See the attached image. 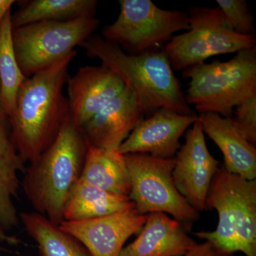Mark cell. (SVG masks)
Masks as SVG:
<instances>
[{"label":"cell","mask_w":256,"mask_h":256,"mask_svg":"<svg viewBox=\"0 0 256 256\" xmlns=\"http://www.w3.org/2000/svg\"><path fill=\"white\" fill-rule=\"evenodd\" d=\"M74 50L44 70L26 78L18 90L16 108L9 119L18 156L32 162L53 143L69 114L63 94Z\"/></svg>","instance_id":"obj_1"},{"label":"cell","mask_w":256,"mask_h":256,"mask_svg":"<svg viewBox=\"0 0 256 256\" xmlns=\"http://www.w3.org/2000/svg\"><path fill=\"white\" fill-rule=\"evenodd\" d=\"M87 149L82 128L68 114L55 140L25 170L21 186L26 198L35 212L57 225L82 178Z\"/></svg>","instance_id":"obj_2"},{"label":"cell","mask_w":256,"mask_h":256,"mask_svg":"<svg viewBox=\"0 0 256 256\" xmlns=\"http://www.w3.org/2000/svg\"><path fill=\"white\" fill-rule=\"evenodd\" d=\"M80 46L88 56L99 58L102 65L118 76L146 114L168 108L182 114H196L186 102L163 50L130 54L97 35L89 37Z\"/></svg>","instance_id":"obj_3"},{"label":"cell","mask_w":256,"mask_h":256,"mask_svg":"<svg viewBox=\"0 0 256 256\" xmlns=\"http://www.w3.org/2000/svg\"><path fill=\"white\" fill-rule=\"evenodd\" d=\"M214 208L218 222L213 232L194 235L232 256L242 252L256 256V180L228 172L223 166L212 178L206 210Z\"/></svg>","instance_id":"obj_4"},{"label":"cell","mask_w":256,"mask_h":256,"mask_svg":"<svg viewBox=\"0 0 256 256\" xmlns=\"http://www.w3.org/2000/svg\"><path fill=\"white\" fill-rule=\"evenodd\" d=\"M190 78L186 100L200 114L232 117L242 101L256 96V48L238 52L228 62H203L184 69Z\"/></svg>","instance_id":"obj_5"},{"label":"cell","mask_w":256,"mask_h":256,"mask_svg":"<svg viewBox=\"0 0 256 256\" xmlns=\"http://www.w3.org/2000/svg\"><path fill=\"white\" fill-rule=\"evenodd\" d=\"M188 15L190 28L173 37L163 50L173 70H184L214 56L256 48V36L234 31L218 6L190 8Z\"/></svg>","instance_id":"obj_6"},{"label":"cell","mask_w":256,"mask_h":256,"mask_svg":"<svg viewBox=\"0 0 256 256\" xmlns=\"http://www.w3.org/2000/svg\"><path fill=\"white\" fill-rule=\"evenodd\" d=\"M100 21L84 16L64 21H42L13 28L18 66L25 76L44 70L92 36Z\"/></svg>","instance_id":"obj_7"},{"label":"cell","mask_w":256,"mask_h":256,"mask_svg":"<svg viewBox=\"0 0 256 256\" xmlns=\"http://www.w3.org/2000/svg\"><path fill=\"white\" fill-rule=\"evenodd\" d=\"M120 11L114 23L102 30V38L130 54L158 50L178 32L190 28L188 15L163 10L151 0H120Z\"/></svg>","instance_id":"obj_8"},{"label":"cell","mask_w":256,"mask_h":256,"mask_svg":"<svg viewBox=\"0 0 256 256\" xmlns=\"http://www.w3.org/2000/svg\"><path fill=\"white\" fill-rule=\"evenodd\" d=\"M124 156L130 178L129 198L138 213L169 214L185 228L200 218V212L175 186L172 178L174 158L161 159L139 153Z\"/></svg>","instance_id":"obj_9"},{"label":"cell","mask_w":256,"mask_h":256,"mask_svg":"<svg viewBox=\"0 0 256 256\" xmlns=\"http://www.w3.org/2000/svg\"><path fill=\"white\" fill-rule=\"evenodd\" d=\"M174 158L172 178L175 186L200 213L206 210L207 194L220 162L207 148L198 119L186 131L184 144Z\"/></svg>","instance_id":"obj_10"},{"label":"cell","mask_w":256,"mask_h":256,"mask_svg":"<svg viewBox=\"0 0 256 256\" xmlns=\"http://www.w3.org/2000/svg\"><path fill=\"white\" fill-rule=\"evenodd\" d=\"M146 218L132 206L92 220H64L60 226L92 256H119L128 239L142 229Z\"/></svg>","instance_id":"obj_11"},{"label":"cell","mask_w":256,"mask_h":256,"mask_svg":"<svg viewBox=\"0 0 256 256\" xmlns=\"http://www.w3.org/2000/svg\"><path fill=\"white\" fill-rule=\"evenodd\" d=\"M197 120V114L158 109L136 126L120 146L119 152L124 156L139 153L161 159L174 158L181 148L180 138Z\"/></svg>","instance_id":"obj_12"},{"label":"cell","mask_w":256,"mask_h":256,"mask_svg":"<svg viewBox=\"0 0 256 256\" xmlns=\"http://www.w3.org/2000/svg\"><path fill=\"white\" fill-rule=\"evenodd\" d=\"M69 114L82 128L122 92L124 82L104 65L80 67L67 80Z\"/></svg>","instance_id":"obj_13"},{"label":"cell","mask_w":256,"mask_h":256,"mask_svg":"<svg viewBox=\"0 0 256 256\" xmlns=\"http://www.w3.org/2000/svg\"><path fill=\"white\" fill-rule=\"evenodd\" d=\"M146 114L137 98L124 86L122 92L80 128L88 146L118 150Z\"/></svg>","instance_id":"obj_14"},{"label":"cell","mask_w":256,"mask_h":256,"mask_svg":"<svg viewBox=\"0 0 256 256\" xmlns=\"http://www.w3.org/2000/svg\"><path fill=\"white\" fill-rule=\"evenodd\" d=\"M204 132L218 146L224 156V168L228 172L248 180L256 178V149L230 117L213 112L200 114Z\"/></svg>","instance_id":"obj_15"},{"label":"cell","mask_w":256,"mask_h":256,"mask_svg":"<svg viewBox=\"0 0 256 256\" xmlns=\"http://www.w3.org/2000/svg\"><path fill=\"white\" fill-rule=\"evenodd\" d=\"M140 232L119 256H181L196 244L182 224L164 213L146 214Z\"/></svg>","instance_id":"obj_16"},{"label":"cell","mask_w":256,"mask_h":256,"mask_svg":"<svg viewBox=\"0 0 256 256\" xmlns=\"http://www.w3.org/2000/svg\"><path fill=\"white\" fill-rule=\"evenodd\" d=\"M80 180L114 194L129 196L130 178L124 154L88 146Z\"/></svg>","instance_id":"obj_17"},{"label":"cell","mask_w":256,"mask_h":256,"mask_svg":"<svg viewBox=\"0 0 256 256\" xmlns=\"http://www.w3.org/2000/svg\"><path fill=\"white\" fill-rule=\"evenodd\" d=\"M134 206L129 196L114 194L82 180L65 207L64 220H92Z\"/></svg>","instance_id":"obj_18"},{"label":"cell","mask_w":256,"mask_h":256,"mask_svg":"<svg viewBox=\"0 0 256 256\" xmlns=\"http://www.w3.org/2000/svg\"><path fill=\"white\" fill-rule=\"evenodd\" d=\"M28 235L37 244L41 256H92L82 242L36 212L20 214Z\"/></svg>","instance_id":"obj_19"},{"label":"cell","mask_w":256,"mask_h":256,"mask_svg":"<svg viewBox=\"0 0 256 256\" xmlns=\"http://www.w3.org/2000/svg\"><path fill=\"white\" fill-rule=\"evenodd\" d=\"M97 0H33L12 14L13 28L42 21H64L95 16Z\"/></svg>","instance_id":"obj_20"},{"label":"cell","mask_w":256,"mask_h":256,"mask_svg":"<svg viewBox=\"0 0 256 256\" xmlns=\"http://www.w3.org/2000/svg\"><path fill=\"white\" fill-rule=\"evenodd\" d=\"M12 30L10 10L0 23V102L9 119L16 108L20 88L26 78L15 55Z\"/></svg>","instance_id":"obj_21"},{"label":"cell","mask_w":256,"mask_h":256,"mask_svg":"<svg viewBox=\"0 0 256 256\" xmlns=\"http://www.w3.org/2000/svg\"><path fill=\"white\" fill-rule=\"evenodd\" d=\"M24 171L25 162L18 156L9 118L0 102V204L18 194L21 184L18 174Z\"/></svg>","instance_id":"obj_22"},{"label":"cell","mask_w":256,"mask_h":256,"mask_svg":"<svg viewBox=\"0 0 256 256\" xmlns=\"http://www.w3.org/2000/svg\"><path fill=\"white\" fill-rule=\"evenodd\" d=\"M217 4L229 25L238 34L255 36L254 16L245 0H217Z\"/></svg>","instance_id":"obj_23"},{"label":"cell","mask_w":256,"mask_h":256,"mask_svg":"<svg viewBox=\"0 0 256 256\" xmlns=\"http://www.w3.org/2000/svg\"><path fill=\"white\" fill-rule=\"evenodd\" d=\"M230 118L234 124L244 133L248 141L256 146V96L238 104Z\"/></svg>","instance_id":"obj_24"},{"label":"cell","mask_w":256,"mask_h":256,"mask_svg":"<svg viewBox=\"0 0 256 256\" xmlns=\"http://www.w3.org/2000/svg\"><path fill=\"white\" fill-rule=\"evenodd\" d=\"M181 256H230L216 248L212 242H206L196 244Z\"/></svg>","instance_id":"obj_25"},{"label":"cell","mask_w":256,"mask_h":256,"mask_svg":"<svg viewBox=\"0 0 256 256\" xmlns=\"http://www.w3.org/2000/svg\"><path fill=\"white\" fill-rule=\"evenodd\" d=\"M14 0H0V23L14 4Z\"/></svg>","instance_id":"obj_26"}]
</instances>
